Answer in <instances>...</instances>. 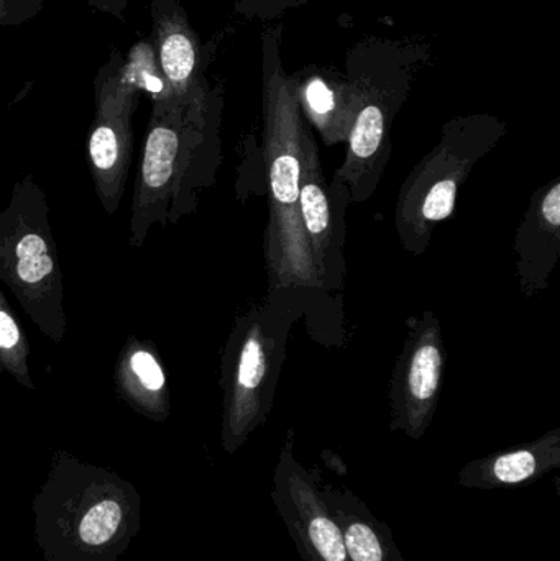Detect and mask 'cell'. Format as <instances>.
Masks as SVG:
<instances>
[{"instance_id": "cell-1", "label": "cell", "mask_w": 560, "mask_h": 561, "mask_svg": "<svg viewBox=\"0 0 560 561\" xmlns=\"http://www.w3.org/2000/svg\"><path fill=\"white\" fill-rule=\"evenodd\" d=\"M141 497L112 470L56 451L32 503L45 561H118L140 530Z\"/></svg>"}, {"instance_id": "cell-2", "label": "cell", "mask_w": 560, "mask_h": 561, "mask_svg": "<svg viewBox=\"0 0 560 561\" xmlns=\"http://www.w3.org/2000/svg\"><path fill=\"white\" fill-rule=\"evenodd\" d=\"M275 36L263 45L265 160L270 181L268 268L276 287L319 286L318 266L299 217L306 130L298 91L279 68Z\"/></svg>"}, {"instance_id": "cell-3", "label": "cell", "mask_w": 560, "mask_h": 561, "mask_svg": "<svg viewBox=\"0 0 560 561\" xmlns=\"http://www.w3.org/2000/svg\"><path fill=\"white\" fill-rule=\"evenodd\" d=\"M0 280L52 342L68 329L65 283L45 191L32 174L13 184L0 213Z\"/></svg>"}, {"instance_id": "cell-4", "label": "cell", "mask_w": 560, "mask_h": 561, "mask_svg": "<svg viewBox=\"0 0 560 561\" xmlns=\"http://www.w3.org/2000/svg\"><path fill=\"white\" fill-rule=\"evenodd\" d=\"M141 91L164 94L150 39L137 43L127 58L114 49L94 79V118L88 137L92 183L102 209L114 216L132 167L134 115Z\"/></svg>"}, {"instance_id": "cell-5", "label": "cell", "mask_w": 560, "mask_h": 561, "mask_svg": "<svg viewBox=\"0 0 560 561\" xmlns=\"http://www.w3.org/2000/svg\"><path fill=\"white\" fill-rule=\"evenodd\" d=\"M193 92L153 99L132 199L128 242L137 249L147 242L155 224L161 227L168 224L171 197L180 170L187 102Z\"/></svg>"}, {"instance_id": "cell-6", "label": "cell", "mask_w": 560, "mask_h": 561, "mask_svg": "<svg viewBox=\"0 0 560 561\" xmlns=\"http://www.w3.org/2000/svg\"><path fill=\"white\" fill-rule=\"evenodd\" d=\"M272 501L305 561H351L341 529L318 488V473L308 471L286 444L273 474Z\"/></svg>"}, {"instance_id": "cell-7", "label": "cell", "mask_w": 560, "mask_h": 561, "mask_svg": "<svg viewBox=\"0 0 560 561\" xmlns=\"http://www.w3.org/2000/svg\"><path fill=\"white\" fill-rule=\"evenodd\" d=\"M151 48L163 95H186L206 82L204 51L178 0H151Z\"/></svg>"}, {"instance_id": "cell-8", "label": "cell", "mask_w": 560, "mask_h": 561, "mask_svg": "<svg viewBox=\"0 0 560 561\" xmlns=\"http://www.w3.org/2000/svg\"><path fill=\"white\" fill-rule=\"evenodd\" d=\"M268 369L262 327L256 323L247 333L237 355L236 369L230 376L226 392L222 421V447L236 454L253 431L262 424L265 411L262 388Z\"/></svg>"}, {"instance_id": "cell-9", "label": "cell", "mask_w": 560, "mask_h": 561, "mask_svg": "<svg viewBox=\"0 0 560 561\" xmlns=\"http://www.w3.org/2000/svg\"><path fill=\"white\" fill-rule=\"evenodd\" d=\"M443 371L444 356L437 327H427L404 362L393 428H400L416 440L423 437L433 421Z\"/></svg>"}, {"instance_id": "cell-10", "label": "cell", "mask_w": 560, "mask_h": 561, "mask_svg": "<svg viewBox=\"0 0 560 561\" xmlns=\"http://www.w3.org/2000/svg\"><path fill=\"white\" fill-rule=\"evenodd\" d=\"M560 465V432L532 444L470 461L457 474V483L469 490H516L551 473Z\"/></svg>"}, {"instance_id": "cell-11", "label": "cell", "mask_w": 560, "mask_h": 561, "mask_svg": "<svg viewBox=\"0 0 560 561\" xmlns=\"http://www.w3.org/2000/svg\"><path fill=\"white\" fill-rule=\"evenodd\" d=\"M114 382L118 398L141 417L157 424L170 417L167 371L151 340L128 335L115 363Z\"/></svg>"}, {"instance_id": "cell-12", "label": "cell", "mask_w": 560, "mask_h": 561, "mask_svg": "<svg viewBox=\"0 0 560 561\" xmlns=\"http://www.w3.org/2000/svg\"><path fill=\"white\" fill-rule=\"evenodd\" d=\"M318 488L329 513L338 523L351 561H404L390 526L378 520L367 504L347 488L324 483Z\"/></svg>"}, {"instance_id": "cell-13", "label": "cell", "mask_w": 560, "mask_h": 561, "mask_svg": "<svg viewBox=\"0 0 560 561\" xmlns=\"http://www.w3.org/2000/svg\"><path fill=\"white\" fill-rule=\"evenodd\" d=\"M299 217L308 237L319 276L324 279L325 256L331 245V209L325 180L319 163L318 148L311 135H306L302 148L301 183H299Z\"/></svg>"}, {"instance_id": "cell-14", "label": "cell", "mask_w": 560, "mask_h": 561, "mask_svg": "<svg viewBox=\"0 0 560 561\" xmlns=\"http://www.w3.org/2000/svg\"><path fill=\"white\" fill-rule=\"evenodd\" d=\"M302 101L309 117L318 125L329 144L347 137L358 111H351L347 99L342 98L324 79H309L302 92Z\"/></svg>"}, {"instance_id": "cell-15", "label": "cell", "mask_w": 560, "mask_h": 561, "mask_svg": "<svg viewBox=\"0 0 560 561\" xmlns=\"http://www.w3.org/2000/svg\"><path fill=\"white\" fill-rule=\"evenodd\" d=\"M384 108L375 102L358 108L354 124L348 131V141H351L348 158L339 176L345 178V180L357 178V174L362 173L377 157L381 144H384Z\"/></svg>"}, {"instance_id": "cell-16", "label": "cell", "mask_w": 560, "mask_h": 561, "mask_svg": "<svg viewBox=\"0 0 560 561\" xmlns=\"http://www.w3.org/2000/svg\"><path fill=\"white\" fill-rule=\"evenodd\" d=\"M0 369L20 386L35 391L30 373V342L5 294L0 290Z\"/></svg>"}, {"instance_id": "cell-17", "label": "cell", "mask_w": 560, "mask_h": 561, "mask_svg": "<svg viewBox=\"0 0 560 561\" xmlns=\"http://www.w3.org/2000/svg\"><path fill=\"white\" fill-rule=\"evenodd\" d=\"M457 181L450 176L447 180L437 181L427 191L421 206V216L426 222H441L453 216L456 209Z\"/></svg>"}, {"instance_id": "cell-18", "label": "cell", "mask_w": 560, "mask_h": 561, "mask_svg": "<svg viewBox=\"0 0 560 561\" xmlns=\"http://www.w3.org/2000/svg\"><path fill=\"white\" fill-rule=\"evenodd\" d=\"M43 9L45 0H0V28L25 25Z\"/></svg>"}, {"instance_id": "cell-19", "label": "cell", "mask_w": 560, "mask_h": 561, "mask_svg": "<svg viewBox=\"0 0 560 561\" xmlns=\"http://www.w3.org/2000/svg\"><path fill=\"white\" fill-rule=\"evenodd\" d=\"M541 217L551 229L558 230L560 227V184L556 183L551 187L541 203Z\"/></svg>"}]
</instances>
